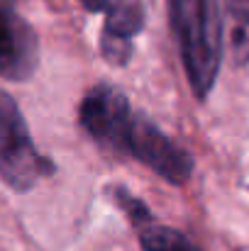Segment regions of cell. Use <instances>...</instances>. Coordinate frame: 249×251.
Masks as SVG:
<instances>
[{
	"mask_svg": "<svg viewBox=\"0 0 249 251\" xmlns=\"http://www.w3.org/2000/svg\"><path fill=\"white\" fill-rule=\"evenodd\" d=\"M166 5L191 88L198 98H205L215 85L222 56L218 10L210 0H166Z\"/></svg>",
	"mask_w": 249,
	"mask_h": 251,
	"instance_id": "1",
	"label": "cell"
},
{
	"mask_svg": "<svg viewBox=\"0 0 249 251\" xmlns=\"http://www.w3.org/2000/svg\"><path fill=\"white\" fill-rule=\"evenodd\" d=\"M52 171L54 166L37 151L17 102L0 90V178L12 190L25 193Z\"/></svg>",
	"mask_w": 249,
	"mask_h": 251,
	"instance_id": "2",
	"label": "cell"
},
{
	"mask_svg": "<svg viewBox=\"0 0 249 251\" xmlns=\"http://www.w3.org/2000/svg\"><path fill=\"white\" fill-rule=\"evenodd\" d=\"M125 154H132L139 164L152 168L168 183H186L193 173V159L186 149H181L176 142H171L159 127H154L147 117L135 115L127 139H125Z\"/></svg>",
	"mask_w": 249,
	"mask_h": 251,
	"instance_id": "3",
	"label": "cell"
},
{
	"mask_svg": "<svg viewBox=\"0 0 249 251\" xmlns=\"http://www.w3.org/2000/svg\"><path fill=\"white\" fill-rule=\"evenodd\" d=\"M81 127L103 147L125 154V139L132 125V110L127 98L108 83H100L85 93L79 110Z\"/></svg>",
	"mask_w": 249,
	"mask_h": 251,
	"instance_id": "4",
	"label": "cell"
},
{
	"mask_svg": "<svg viewBox=\"0 0 249 251\" xmlns=\"http://www.w3.org/2000/svg\"><path fill=\"white\" fill-rule=\"evenodd\" d=\"M88 12H103L105 27L100 32V54L125 66L132 56V37L144 27V0H79Z\"/></svg>",
	"mask_w": 249,
	"mask_h": 251,
	"instance_id": "5",
	"label": "cell"
},
{
	"mask_svg": "<svg viewBox=\"0 0 249 251\" xmlns=\"http://www.w3.org/2000/svg\"><path fill=\"white\" fill-rule=\"evenodd\" d=\"M39 64V39L32 25L15 10L12 0H0V76L27 81Z\"/></svg>",
	"mask_w": 249,
	"mask_h": 251,
	"instance_id": "6",
	"label": "cell"
},
{
	"mask_svg": "<svg viewBox=\"0 0 249 251\" xmlns=\"http://www.w3.org/2000/svg\"><path fill=\"white\" fill-rule=\"evenodd\" d=\"M220 32L227 42L230 59L242 66L249 61V0H218Z\"/></svg>",
	"mask_w": 249,
	"mask_h": 251,
	"instance_id": "7",
	"label": "cell"
},
{
	"mask_svg": "<svg viewBox=\"0 0 249 251\" xmlns=\"http://www.w3.org/2000/svg\"><path fill=\"white\" fill-rule=\"evenodd\" d=\"M137 232H139V242H142L144 251H200L188 237H183L181 232H176L171 227L149 222L147 227H142Z\"/></svg>",
	"mask_w": 249,
	"mask_h": 251,
	"instance_id": "8",
	"label": "cell"
},
{
	"mask_svg": "<svg viewBox=\"0 0 249 251\" xmlns=\"http://www.w3.org/2000/svg\"><path fill=\"white\" fill-rule=\"evenodd\" d=\"M115 198H117L120 207L127 212V217L132 220L135 229H142V227H147L149 222H154V220H152V215H149V210H147V205H144L142 200L132 198V195H130V193H125L122 188H117Z\"/></svg>",
	"mask_w": 249,
	"mask_h": 251,
	"instance_id": "9",
	"label": "cell"
}]
</instances>
